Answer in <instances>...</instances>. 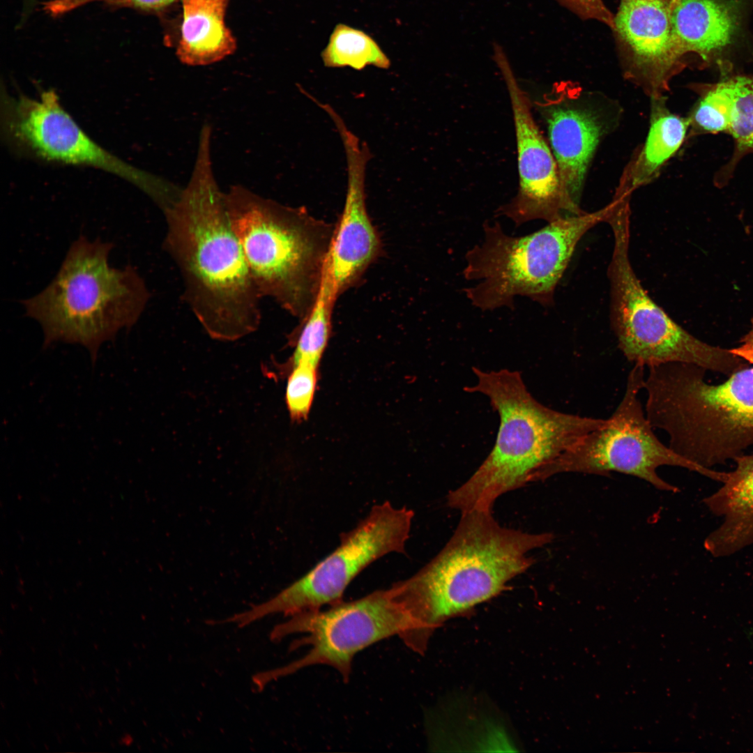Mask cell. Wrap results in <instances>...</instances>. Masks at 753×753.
<instances>
[{
	"instance_id": "1",
	"label": "cell",
	"mask_w": 753,
	"mask_h": 753,
	"mask_svg": "<svg viewBox=\"0 0 753 753\" xmlns=\"http://www.w3.org/2000/svg\"><path fill=\"white\" fill-rule=\"evenodd\" d=\"M211 130H201L187 186L163 211V248L180 272L183 296L213 338L236 340L255 331L262 299L235 234L210 155Z\"/></svg>"
},
{
	"instance_id": "2",
	"label": "cell",
	"mask_w": 753,
	"mask_h": 753,
	"mask_svg": "<svg viewBox=\"0 0 753 753\" xmlns=\"http://www.w3.org/2000/svg\"><path fill=\"white\" fill-rule=\"evenodd\" d=\"M553 539L552 533L503 526L492 511L461 512L453 534L435 557L391 586L409 618L403 642L423 653L441 622L508 589L512 579L533 564L529 552Z\"/></svg>"
},
{
	"instance_id": "3",
	"label": "cell",
	"mask_w": 753,
	"mask_h": 753,
	"mask_svg": "<svg viewBox=\"0 0 753 753\" xmlns=\"http://www.w3.org/2000/svg\"><path fill=\"white\" fill-rule=\"evenodd\" d=\"M472 370L476 382L464 390L486 396L499 415V425L489 455L447 496V505L460 512L492 511L501 495L552 477L557 459L607 422L544 405L528 391L520 372Z\"/></svg>"
},
{
	"instance_id": "4",
	"label": "cell",
	"mask_w": 753,
	"mask_h": 753,
	"mask_svg": "<svg viewBox=\"0 0 753 753\" xmlns=\"http://www.w3.org/2000/svg\"><path fill=\"white\" fill-rule=\"evenodd\" d=\"M109 242L79 236L70 246L50 283L22 303L43 332V349L56 342L79 344L92 363L100 346L130 329L143 313L150 293L135 268L109 264Z\"/></svg>"
},
{
	"instance_id": "5",
	"label": "cell",
	"mask_w": 753,
	"mask_h": 753,
	"mask_svg": "<svg viewBox=\"0 0 753 753\" xmlns=\"http://www.w3.org/2000/svg\"><path fill=\"white\" fill-rule=\"evenodd\" d=\"M644 380L645 413L669 436V447L706 468L733 460L753 446V367L711 384L690 363L651 366Z\"/></svg>"
},
{
	"instance_id": "6",
	"label": "cell",
	"mask_w": 753,
	"mask_h": 753,
	"mask_svg": "<svg viewBox=\"0 0 753 753\" xmlns=\"http://www.w3.org/2000/svg\"><path fill=\"white\" fill-rule=\"evenodd\" d=\"M227 213L261 298L303 320L319 291L335 225L241 185L224 193Z\"/></svg>"
},
{
	"instance_id": "7",
	"label": "cell",
	"mask_w": 753,
	"mask_h": 753,
	"mask_svg": "<svg viewBox=\"0 0 753 753\" xmlns=\"http://www.w3.org/2000/svg\"><path fill=\"white\" fill-rule=\"evenodd\" d=\"M611 212L563 216L526 236L508 235L499 222L483 224V240L465 255L463 275L476 284L464 289L471 304L482 311L514 307L516 296L543 306L554 302L556 287L582 236Z\"/></svg>"
},
{
	"instance_id": "8",
	"label": "cell",
	"mask_w": 753,
	"mask_h": 753,
	"mask_svg": "<svg viewBox=\"0 0 753 753\" xmlns=\"http://www.w3.org/2000/svg\"><path fill=\"white\" fill-rule=\"evenodd\" d=\"M629 207L615 208L607 222L614 234L608 266L611 324L623 356L648 367L685 363L729 376L749 364L730 349L707 344L675 322L643 287L629 257Z\"/></svg>"
},
{
	"instance_id": "9",
	"label": "cell",
	"mask_w": 753,
	"mask_h": 753,
	"mask_svg": "<svg viewBox=\"0 0 753 753\" xmlns=\"http://www.w3.org/2000/svg\"><path fill=\"white\" fill-rule=\"evenodd\" d=\"M408 628V614L392 586L324 609L294 614L275 625L270 632V639L279 641L301 634L303 637L294 640L289 650L307 646V652L287 664L255 674L252 683L261 691L272 681L319 664L336 670L347 682L358 653L393 636L402 639Z\"/></svg>"
},
{
	"instance_id": "10",
	"label": "cell",
	"mask_w": 753,
	"mask_h": 753,
	"mask_svg": "<svg viewBox=\"0 0 753 753\" xmlns=\"http://www.w3.org/2000/svg\"><path fill=\"white\" fill-rule=\"evenodd\" d=\"M414 513L390 502L373 506L340 545L310 571L270 599L228 617L243 628L266 616L319 610L342 601L353 579L366 567L393 552L404 553Z\"/></svg>"
},
{
	"instance_id": "11",
	"label": "cell",
	"mask_w": 753,
	"mask_h": 753,
	"mask_svg": "<svg viewBox=\"0 0 753 753\" xmlns=\"http://www.w3.org/2000/svg\"><path fill=\"white\" fill-rule=\"evenodd\" d=\"M645 367L634 364L628 374L622 400L604 425L591 431L554 463L552 476L563 473L609 476L618 472L644 480L655 488L679 489L659 476L662 466L682 467L722 483L728 472L690 461L663 444L655 434L639 398Z\"/></svg>"
},
{
	"instance_id": "12",
	"label": "cell",
	"mask_w": 753,
	"mask_h": 753,
	"mask_svg": "<svg viewBox=\"0 0 753 753\" xmlns=\"http://www.w3.org/2000/svg\"><path fill=\"white\" fill-rule=\"evenodd\" d=\"M1 124L6 139L16 151L40 160L88 166L134 184L155 202L167 188L158 179L105 149L65 110L53 89L37 96L1 94Z\"/></svg>"
},
{
	"instance_id": "13",
	"label": "cell",
	"mask_w": 753,
	"mask_h": 753,
	"mask_svg": "<svg viewBox=\"0 0 753 753\" xmlns=\"http://www.w3.org/2000/svg\"><path fill=\"white\" fill-rule=\"evenodd\" d=\"M494 59L510 97L519 173L517 193L497 211L498 215L509 218L517 227L533 220L549 223L574 215L564 196L552 149L534 119L531 101L499 44L494 45Z\"/></svg>"
},
{
	"instance_id": "14",
	"label": "cell",
	"mask_w": 753,
	"mask_h": 753,
	"mask_svg": "<svg viewBox=\"0 0 753 753\" xmlns=\"http://www.w3.org/2000/svg\"><path fill=\"white\" fill-rule=\"evenodd\" d=\"M673 0H620L611 29L623 73L653 97L686 66L672 19Z\"/></svg>"
},
{
	"instance_id": "15",
	"label": "cell",
	"mask_w": 753,
	"mask_h": 753,
	"mask_svg": "<svg viewBox=\"0 0 753 753\" xmlns=\"http://www.w3.org/2000/svg\"><path fill=\"white\" fill-rule=\"evenodd\" d=\"M331 119L342 139L347 165L344 205L335 225L326 263L329 281L338 297L356 284L379 257L381 243L365 202V170L371 153L337 113Z\"/></svg>"
},
{
	"instance_id": "16",
	"label": "cell",
	"mask_w": 753,
	"mask_h": 753,
	"mask_svg": "<svg viewBox=\"0 0 753 753\" xmlns=\"http://www.w3.org/2000/svg\"><path fill=\"white\" fill-rule=\"evenodd\" d=\"M570 83H558L535 102L547 133L561 188L573 214L579 204L588 168L604 132L599 114L579 100Z\"/></svg>"
},
{
	"instance_id": "17",
	"label": "cell",
	"mask_w": 753,
	"mask_h": 753,
	"mask_svg": "<svg viewBox=\"0 0 753 753\" xmlns=\"http://www.w3.org/2000/svg\"><path fill=\"white\" fill-rule=\"evenodd\" d=\"M752 5L753 0H673V24L683 55H696L703 65L727 75L749 42Z\"/></svg>"
},
{
	"instance_id": "18",
	"label": "cell",
	"mask_w": 753,
	"mask_h": 753,
	"mask_svg": "<svg viewBox=\"0 0 753 753\" xmlns=\"http://www.w3.org/2000/svg\"><path fill=\"white\" fill-rule=\"evenodd\" d=\"M735 469L722 485L703 499L708 510L720 517L721 524L704 542L714 557L732 555L753 545V453L736 457Z\"/></svg>"
},
{
	"instance_id": "19",
	"label": "cell",
	"mask_w": 753,
	"mask_h": 753,
	"mask_svg": "<svg viewBox=\"0 0 753 753\" xmlns=\"http://www.w3.org/2000/svg\"><path fill=\"white\" fill-rule=\"evenodd\" d=\"M225 0H183V20L177 50L191 66L208 65L231 54L235 40L225 24Z\"/></svg>"
},
{
	"instance_id": "20",
	"label": "cell",
	"mask_w": 753,
	"mask_h": 753,
	"mask_svg": "<svg viewBox=\"0 0 753 753\" xmlns=\"http://www.w3.org/2000/svg\"><path fill=\"white\" fill-rule=\"evenodd\" d=\"M651 126L640 153L621 182L616 195L630 197L648 183L681 146L690 126L688 118L671 113L661 96L653 97Z\"/></svg>"
},
{
	"instance_id": "21",
	"label": "cell",
	"mask_w": 753,
	"mask_h": 753,
	"mask_svg": "<svg viewBox=\"0 0 753 753\" xmlns=\"http://www.w3.org/2000/svg\"><path fill=\"white\" fill-rule=\"evenodd\" d=\"M329 68L350 67L360 70L367 66L387 69L390 59L376 41L364 31L344 24H337L321 53Z\"/></svg>"
},
{
	"instance_id": "22",
	"label": "cell",
	"mask_w": 753,
	"mask_h": 753,
	"mask_svg": "<svg viewBox=\"0 0 753 753\" xmlns=\"http://www.w3.org/2000/svg\"><path fill=\"white\" fill-rule=\"evenodd\" d=\"M337 298L324 268L322 283L315 303L308 314L301 321L293 363L306 361L319 365L329 340L331 315Z\"/></svg>"
},
{
	"instance_id": "23",
	"label": "cell",
	"mask_w": 753,
	"mask_h": 753,
	"mask_svg": "<svg viewBox=\"0 0 753 753\" xmlns=\"http://www.w3.org/2000/svg\"><path fill=\"white\" fill-rule=\"evenodd\" d=\"M735 96L732 123L727 133L734 141L730 160L714 176V183L724 186L732 177L740 160L753 153V75H738L729 77Z\"/></svg>"
},
{
	"instance_id": "24",
	"label": "cell",
	"mask_w": 753,
	"mask_h": 753,
	"mask_svg": "<svg viewBox=\"0 0 753 753\" xmlns=\"http://www.w3.org/2000/svg\"><path fill=\"white\" fill-rule=\"evenodd\" d=\"M688 118L690 126L699 133L727 132L735 109V96L729 77L708 85Z\"/></svg>"
},
{
	"instance_id": "25",
	"label": "cell",
	"mask_w": 753,
	"mask_h": 753,
	"mask_svg": "<svg viewBox=\"0 0 753 753\" xmlns=\"http://www.w3.org/2000/svg\"><path fill=\"white\" fill-rule=\"evenodd\" d=\"M318 366L306 362L293 363L285 393L287 409L292 418H305L310 412L317 383Z\"/></svg>"
},
{
	"instance_id": "26",
	"label": "cell",
	"mask_w": 753,
	"mask_h": 753,
	"mask_svg": "<svg viewBox=\"0 0 753 753\" xmlns=\"http://www.w3.org/2000/svg\"><path fill=\"white\" fill-rule=\"evenodd\" d=\"M175 0H53L45 3V9L50 14L58 15L93 2H103L112 5L135 7L143 9H158L172 3Z\"/></svg>"
},
{
	"instance_id": "27",
	"label": "cell",
	"mask_w": 753,
	"mask_h": 753,
	"mask_svg": "<svg viewBox=\"0 0 753 753\" xmlns=\"http://www.w3.org/2000/svg\"><path fill=\"white\" fill-rule=\"evenodd\" d=\"M580 19L598 21L611 30L614 26L613 14L603 0H554Z\"/></svg>"
},
{
	"instance_id": "28",
	"label": "cell",
	"mask_w": 753,
	"mask_h": 753,
	"mask_svg": "<svg viewBox=\"0 0 753 753\" xmlns=\"http://www.w3.org/2000/svg\"><path fill=\"white\" fill-rule=\"evenodd\" d=\"M730 350L736 356L753 365V317L751 321V328L741 338L740 344Z\"/></svg>"
}]
</instances>
